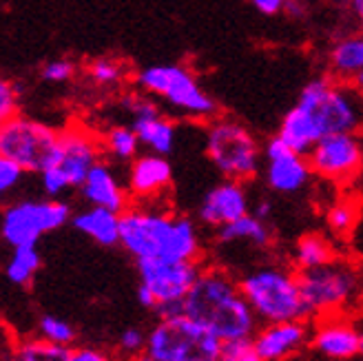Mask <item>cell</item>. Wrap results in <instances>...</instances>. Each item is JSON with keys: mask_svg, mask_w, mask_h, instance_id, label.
<instances>
[{"mask_svg": "<svg viewBox=\"0 0 363 361\" xmlns=\"http://www.w3.org/2000/svg\"><path fill=\"white\" fill-rule=\"evenodd\" d=\"M40 252L35 248V244H23L13 246L11 257L5 264V277L13 286H27L35 277V273L40 270Z\"/></svg>", "mask_w": 363, "mask_h": 361, "instance_id": "cell-24", "label": "cell"}, {"mask_svg": "<svg viewBox=\"0 0 363 361\" xmlns=\"http://www.w3.org/2000/svg\"><path fill=\"white\" fill-rule=\"evenodd\" d=\"M352 9H354L357 18H359L361 25H363V0H352Z\"/></svg>", "mask_w": 363, "mask_h": 361, "instance_id": "cell-41", "label": "cell"}, {"mask_svg": "<svg viewBox=\"0 0 363 361\" xmlns=\"http://www.w3.org/2000/svg\"><path fill=\"white\" fill-rule=\"evenodd\" d=\"M311 175V162H306L303 155L293 149L275 157H266V182L277 193L301 191L308 184Z\"/></svg>", "mask_w": 363, "mask_h": 361, "instance_id": "cell-20", "label": "cell"}, {"mask_svg": "<svg viewBox=\"0 0 363 361\" xmlns=\"http://www.w3.org/2000/svg\"><path fill=\"white\" fill-rule=\"evenodd\" d=\"M359 209L357 204L348 202V200H341L337 202L335 206L328 209V226L330 231L335 233V235H350V233L354 231L357 222H359Z\"/></svg>", "mask_w": 363, "mask_h": 361, "instance_id": "cell-29", "label": "cell"}, {"mask_svg": "<svg viewBox=\"0 0 363 361\" xmlns=\"http://www.w3.org/2000/svg\"><path fill=\"white\" fill-rule=\"evenodd\" d=\"M25 173L27 171L23 165H18L11 157L0 155V193H9L11 189H16Z\"/></svg>", "mask_w": 363, "mask_h": 361, "instance_id": "cell-33", "label": "cell"}, {"mask_svg": "<svg viewBox=\"0 0 363 361\" xmlns=\"http://www.w3.org/2000/svg\"><path fill=\"white\" fill-rule=\"evenodd\" d=\"M124 104L133 113V131L138 133L142 147L160 155H169L175 144V124L162 116L153 102L144 98H124Z\"/></svg>", "mask_w": 363, "mask_h": 361, "instance_id": "cell-16", "label": "cell"}, {"mask_svg": "<svg viewBox=\"0 0 363 361\" xmlns=\"http://www.w3.org/2000/svg\"><path fill=\"white\" fill-rule=\"evenodd\" d=\"M89 76L98 84H116L120 82V78L124 76V69L120 62L111 60V58H98L89 65Z\"/></svg>", "mask_w": 363, "mask_h": 361, "instance_id": "cell-32", "label": "cell"}, {"mask_svg": "<svg viewBox=\"0 0 363 361\" xmlns=\"http://www.w3.org/2000/svg\"><path fill=\"white\" fill-rule=\"evenodd\" d=\"M242 293L262 323L306 319L311 309L303 299L299 275L277 264L248 270L240 279Z\"/></svg>", "mask_w": 363, "mask_h": 361, "instance_id": "cell-4", "label": "cell"}, {"mask_svg": "<svg viewBox=\"0 0 363 361\" xmlns=\"http://www.w3.org/2000/svg\"><path fill=\"white\" fill-rule=\"evenodd\" d=\"M350 235H352L354 248H357L359 252H363V218H359V222H357V226H354V231L350 233Z\"/></svg>", "mask_w": 363, "mask_h": 361, "instance_id": "cell-38", "label": "cell"}, {"mask_svg": "<svg viewBox=\"0 0 363 361\" xmlns=\"http://www.w3.org/2000/svg\"><path fill=\"white\" fill-rule=\"evenodd\" d=\"M100 162V147L96 135L74 126L60 133V155L53 165L40 173L43 191L47 195H60L67 189H74L86 179L89 171Z\"/></svg>", "mask_w": 363, "mask_h": 361, "instance_id": "cell-10", "label": "cell"}, {"mask_svg": "<svg viewBox=\"0 0 363 361\" xmlns=\"http://www.w3.org/2000/svg\"><path fill=\"white\" fill-rule=\"evenodd\" d=\"M206 155L228 179L255 177L259 171V147L242 124L233 120H215L206 129Z\"/></svg>", "mask_w": 363, "mask_h": 361, "instance_id": "cell-9", "label": "cell"}, {"mask_svg": "<svg viewBox=\"0 0 363 361\" xmlns=\"http://www.w3.org/2000/svg\"><path fill=\"white\" fill-rule=\"evenodd\" d=\"M120 215L102 206H89L71 218V224L86 235L91 242L100 246H116L120 244Z\"/></svg>", "mask_w": 363, "mask_h": 361, "instance_id": "cell-21", "label": "cell"}, {"mask_svg": "<svg viewBox=\"0 0 363 361\" xmlns=\"http://www.w3.org/2000/svg\"><path fill=\"white\" fill-rule=\"evenodd\" d=\"M80 193L89 206H102L116 213H124L129 209V195L120 187L111 167L104 165V162H98L89 171L86 179L80 184Z\"/></svg>", "mask_w": 363, "mask_h": 361, "instance_id": "cell-19", "label": "cell"}, {"mask_svg": "<svg viewBox=\"0 0 363 361\" xmlns=\"http://www.w3.org/2000/svg\"><path fill=\"white\" fill-rule=\"evenodd\" d=\"M69 348L51 344L43 337L21 339L9 352V361H67Z\"/></svg>", "mask_w": 363, "mask_h": 361, "instance_id": "cell-26", "label": "cell"}, {"mask_svg": "<svg viewBox=\"0 0 363 361\" xmlns=\"http://www.w3.org/2000/svg\"><path fill=\"white\" fill-rule=\"evenodd\" d=\"M313 173L328 182H350L363 167V149L354 133H335L319 140L308 153Z\"/></svg>", "mask_w": 363, "mask_h": 361, "instance_id": "cell-13", "label": "cell"}, {"mask_svg": "<svg viewBox=\"0 0 363 361\" xmlns=\"http://www.w3.org/2000/svg\"><path fill=\"white\" fill-rule=\"evenodd\" d=\"M74 62H69V60H51L43 67V78L47 82H65L69 80L71 76H74Z\"/></svg>", "mask_w": 363, "mask_h": 361, "instance_id": "cell-35", "label": "cell"}, {"mask_svg": "<svg viewBox=\"0 0 363 361\" xmlns=\"http://www.w3.org/2000/svg\"><path fill=\"white\" fill-rule=\"evenodd\" d=\"M270 211H272V204H270L268 200H259V202L255 204V211H252V215H257L259 220H266L268 215H270Z\"/></svg>", "mask_w": 363, "mask_h": 361, "instance_id": "cell-39", "label": "cell"}, {"mask_svg": "<svg viewBox=\"0 0 363 361\" xmlns=\"http://www.w3.org/2000/svg\"><path fill=\"white\" fill-rule=\"evenodd\" d=\"M250 5L266 16H275L286 7V0H250Z\"/></svg>", "mask_w": 363, "mask_h": 361, "instance_id": "cell-37", "label": "cell"}, {"mask_svg": "<svg viewBox=\"0 0 363 361\" xmlns=\"http://www.w3.org/2000/svg\"><path fill=\"white\" fill-rule=\"evenodd\" d=\"M122 361H155V359L144 352V355H138V357H131V359H122Z\"/></svg>", "mask_w": 363, "mask_h": 361, "instance_id": "cell-42", "label": "cell"}, {"mask_svg": "<svg viewBox=\"0 0 363 361\" xmlns=\"http://www.w3.org/2000/svg\"><path fill=\"white\" fill-rule=\"evenodd\" d=\"M299 286L311 315H330L348 306L359 293L357 270L343 262H328L299 270Z\"/></svg>", "mask_w": 363, "mask_h": 361, "instance_id": "cell-11", "label": "cell"}, {"mask_svg": "<svg viewBox=\"0 0 363 361\" xmlns=\"http://www.w3.org/2000/svg\"><path fill=\"white\" fill-rule=\"evenodd\" d=\"M199 273H202L199 262L140 260L138 301L144 309L155 311L157 317L179 315L184 297L191 293Z\"/></svg>", "mask_w": 363, "mask_h": 361, "instance_id": "cell-6", "label": "cell"}, {"mask_svg": "<svg viewBox=\"0 0 363 361\" xmlns=\"http://www.w3.org/2000/svg\"><path fill=\"white\" fill-rule=\"evenodd\" d=\"M182 313L226 341L250 339L259 331V319L242 293L240 282L222 268H202Z\"/></svg>", "mask_w": 363, "mask_h": 361, "instance_id": "cell-3", "label": "cell"}, {"mask_svg": "<svg viewBox=\"0 0 363 361\" xmlns=\"http://www.w3.org/2000/svg\"><path fill=\"white\" fill-rule=\"evenodd\" d=\"M361 357H363V328H361V352H359Z\"/></svg>", "mask_w": 363, "mask_h": 361, "instance_id": "cell-44", "label": "cell"}, {"mask_svg": "<svg viewBox=\"0 0 363 361\" xmlns=\"http://www.w3.org/2000/svg\"><path fill=\"white\" fill-rule=\"evenodd\" d=\"M293 260H295L299 270H308V268H317V266L333 262L335 260V250H333V244L323 235L308 233V235H303L297 242Z\"/></svg>", "mask_w": 363, "mask_h": 361, "instance_id": "cell-25", "label": "cell"}, {"mask_svg": "<svg viewBox=\"0 0 363 361\" xmlns=\"http://www.w3.org/2000/svg\"><path fill=\"white\" fill-rule=\"evenodd\" d=\"M311 348L328 361H350L361 352V328L341 315H321L313 328Z\"/></svg>", "mask_w": 363, "mask_h": 361, "instance_id": "cell-15", "label": "cell"}, {"mask_svg": "<svg viewBox=\"0 0 363 361\" xmlns=\"http://www.w3.org/2000/svg\"><path fill=\"white\" fill-rule=\"evenodd\" d=\"M284 9H286L288 13H295L297 18H299V16H303V9L295 3V0H286V7H284Z\"/></svg>", "mask_w": 363, "mask_h": 361, "instance_id": "cell-40", "label": "cell"}, {"mask_svg": "<svg viewBox=\"0 0 363 361\" xmlns=\"http://www.w3.org/2000/svg\"><path fill=\"white\" fill-rule=\"evenodd\" d=\"M224 341L189 315L160 317L147 333V355L155 361H222Z\"/></svg>", "mask_w": 363, "mask_h": 361, "instance_id": "cell-5", "label": "cell"}, {"mask_svg": "<svg viewBox=\"0 0 363 361\" xmlns=\"http://www.w3.org/2000/svg\"><path fill=\"white\" fill-rule=\"evenodd\" d=\"M311 339L313 328L308 326L306 319L264 323L252 337L266 361H293L306 350V346H311Z\"/></svg>", "mask_w": 363, "mask_h": 361, "instance_id": "cell-14", "label": "cell"}, {"mask_svg": "<svg viewBox=\"0 0 363 361\" xmlns=\"http://www.w3.org/2000/svg\"><path fill=\"white\" fill-rule=\"evenodd\" d=\"M104 147L118 160H131L138 157V149H140V138L133 131V126H113L108 129L104 135Z\"/></svg>", "mask_w": 363, "mask_h": 361, "instance_id": "cell-27", "label": "cell"}, {"mask_svg": "<svg viewBox=\"0 0 363 361\" xmlns=\"http://www.w3.org/2000/svg\"><path fill=\"white\" fill-rule=\"evenodd\" d=\"M171 179H173V169L167 155L151 151L133 160V165L129 169V191L138 200L151 202L171 187Z\"/></svg>", "mask_w": 363, "mask_h": 361, "instance_id": "cell-18", "label": "cell"}, {"mask_svg": "<svg viewBox=\"0 0 363 361\" xmlns=\"http://www.w3.org/2000/svg\"><path fill=\"white\" fill-rule=\"evenodd\" d=\"M67 361H118L111 352H106L96 346H76L69 348Z\"/></svg>", "mask_w": 363, "mask_h": 361, "instance_id": "cell-36", "label": "cell"}, {"mask_svg": "<svg viewBox=\"0 0 363 361\" xmlns=\"http://www.w3.org/2000/svg\"><path fill=\"white\" fill-rule=\"evenodd\" d=\"M138 84L147 94L169 102L173 109L191 118H213L215 100L204 91L195 76L179 65H153L138 74Z\"/></svg>", "mask_w": 363, "mask_h": 361, "instance_id": "cell-7", "label": "cell"}, {"mask_svg": "<svg viewBox=\"0 0 363 361\" xmlns=\"http://www.w3.org/2000/svg\"><path fill=\"white\" fill-rule=\"evenodd\" d=\"M120 244L135 262H197L202 252L199 233L191 218L151 206L126 209L120 215Z\"/></svg>", "mask_w": 363, "mask_h": 361, "instance_id": "cell-2", "label": "cell"}, {"mask_svg": "<svg viewBox=\"0 0 363 361\" xmlns=\"http://www.w3.org/2000/svg\"><path fill=\"white\" fill-rule=\"evenodd\" d=\"M38 337L51 341V344H58V346H74L76 341V328L62 317L56 315H43L38 319Z\"/></svg>", "mask_w": 363, "mask_h": 361, "instance_id": "cell-28", "label": "cell"}, {"mask_svg": "<svg viewBox=\"0 0 363 361\" xmlns=\"http://www.w3.org/2000/svg\"><path fill=\"white\" fill-rule=\"evenodd\" d=\"M363 129V91L354 82L315 78L308 82L297 104L279 126V135L297 153L311 149L325 135L357 133Z\"/></svg>", "mask_w": 363, "mask_h": 361, "instance_id": "cell-1", "label": "cell"}, {"mask_svg": "<svg viewBox=\"0 0 363 361\" xmlns=\"http://www.w3.org/2000/svg\"><path fill=\"white\" fill-rule=\"evenodd\" d=\"M116 348H118L122 359H131V357L144 355V352H147V333H142L140 328H133V326L124 328L118 335Z\"/></svg>", "mask_w": 363, "mask_h": 361, "instance_id": "cell-30", "label": "cell"}, {"mask_svg": "<svg viewBox=\"0 0 363 361\" xmlns=\"http://www.w3.org/2000/svg\"><path fill=\"white\" fill-rule=\"evenodd\" d=\"M215 238L220 244H238V242H248L257 248H266L272 240V233L266 224V220H259L257 215L246 213L240 220L230 224H224L215 228Z\"/></svg>", "mask_w": 363, "mask_h": 361, "instance_id": "cell-22", "label": "cell"}, {"mask_svg": "<svg viewBox=\"0 0 363 361\" xmlns=\"http://www.w3.org/2000/svg\"><path fill=\"white\" fill-rule=\"evenodd\" d=\"M222 361H266L255 341L250 339H238V341H226L224 348H222Z\"/></svg>", "mask_w": 363, "mask_h": 361, "instance_id": "cell-31", "label": "cell"}, {"mask_svg": "<svg viewBox=\"0 0 363 361\" xmlns=\"http://www.w3.org/2000/svg\"><path fill=\"white\" fill-rule=\"evenodd\" d=\"M69 220L71 209L60 200H21L3 211L0 233L11 248L38 244L43 235L62 228Z\"/></svg>", "mask_w": 363, "mask_h": 361, "instance_id": "cell-12", "label": "cell"}, {"mask_svg": "<svg viewBox=\"0 0 363 361\" xmlns=\"http://www.w3.org/2000/svg\"><path fill=\"white\" fill-rule=\"evenodd\" d=\"M246 213H248V195L244 182H240V179H224V182L213 187L204 195V200L197 211V218L211 228H220L224 224L240 220Z\"/></svg>", "mask_w": 363, "mask_h": 361, "instance_id": "cell-17", "label": "cell"}, {"mask_svg": "<svg viewBox=\"0 0 363 361\" xmlns=\"http://www.w3.org/2000/svg\"><path fill=\"white\" fill-rule=\"evenodd\" d=\"M330 67L339 80H354L363 71V33L339 40L330 51Z\"/></svg>", "mask_w": 363, "mask_h": 361, "instance_id": "cell-23", "label": "cell"}, {"mask_svg": "<svg viewBox=\"0 0 363 361\" xmlns=\"http://www.w3.org/2000/svg\"><path fill=\"white\" fill-rule=\"evenodd\" d=\"M359 89H361V91H363V71H361V74H357V78L352 80Z\"/></svg>", "mask_w": 363, "mask_h": 361, "instance_id": "cell-43", "label": "cell"}, {"mask_svg": "<svg viewBox=\"0 0 363 361\" xmlns=\"http://www.w3.org/2000/svg\"><path fill=\"white\" fill-rule=\"evenodd\" d=\"M18 91L16 87L7 80L0 82V120L7 122L11 118H16L18 113Z\"/></svg>", "mask_w": 363, "mask_h": 361, "instance_id": "cell-34", "label": "cell"}, {"mask_svg": "<svg viewBox=\"0 0 363 361\" xmlns=\"http://www.w3.org/2000/svg\"><path fill=\"white\" fill-rule=\"evenodd\" d=\"M0 155L16 160L29 173H43L60 155V133L38 120L16 116L0 126Z\"/></svg>", "mask_w": 363, "mask_h": 361, "instance_id": "cell-8", "label": "cell"}]
</instances>
